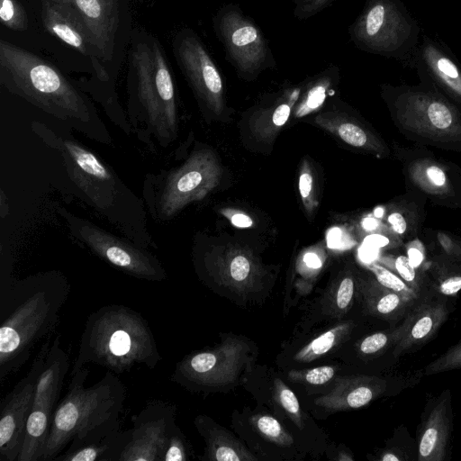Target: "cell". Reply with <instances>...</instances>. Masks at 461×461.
<instances>
[{"mask_svg": "<svg viewBox=\"0 0 461 461\" xmlns=\"http://www.w3.org/2000/svg\"><path fill=\"white\" fill-rule=\"evenodd\" d=\"M161 360L147 320L128 306L107 304L87 316L71 373L92 363L118 375L136 366L153 369Z\"/></svg>", "mask_w": 461, "mask_h": 461, "instance_id": "cell-5", "label": "cell"}, {"mask_svg": "<svg viewBox=\"0 0 461 461\" xmlns=\"http://www.w3.org/2000/svg\"><path fill=\"white\" fill-rule=\"evenodd\" d=\"M32 129L49 147L58 149L77 190L97 212L115 223L130 240L145 248L152 243L143 205L94 152L69 131L34 121Z\"/></svg>", "mask_w": 461, "mask_h": 461, "instance_id": "cell-3", "label": "cell"}, {"mask_svg": "<svg viewBox=\"0 0 461 461\" xmlns=\"http://www.w3.org/2000/svg\"><path fill=\"white\" fill-rule=\"evenodd\" d=\"M203 265L219 283L239 291L254 288L261 276L254 257L248 250L235 246L210 250L204 256Z\"/></svg>", "mask_w": 461, "mask_h": 461, "instance_id": "cell-18", "label": "cell"}, {"mask_svg": "<svg viewBox=\"0 0 461 461\" xmlns=\"http://www.w3.org/2000/svg\"><path fill=\"white\" fill-rule=\"evenodd\" d=\"M338 78L339 68L335 65L314 77L306 87L297 113L305 114L321 105L327 94L333 93L331 87L337 83Z\"/></svg>", "mask_w": 461, "mask_h": 461, "instance_id": "cell-25", "label": "cell"}, {"mask_svg": "<svg viewBox=\"0 0 461 461\" xmlns=\"http://www.w3.org/2000/svg\"><path fill=\"white\" fill-rule=\"evenodd\" d=\"M450 432L448 402L441 401L430 411L419 440V460L443 461Z\"/></svg>", "mask_w": 461, "mask_h": 461, "instance_id": "cell-22", "label": "cell"}, {"mask_svg": "<svg viewBox=\"0 0 461 461\" xmlns=\"http://www.w3.org/2000/svg\"><path fill=\"white\" fill-rule=\"evenodd\" d=\"M55 3H61V4H71L72 0H49Z\"/></svg>", "mask_w": 461, "mask_h": 461, "instance_id": "cell-54", "label": "cell"}, {"mask_svg": "<svg viewBox=\"0 0 461 461\" xmlns=\"http://www.w3.org/2000/svg\"><path fill=\"white\" fill-rule=\"evenodd\" d=\"M41 17L45 29L51 35L89 59L94 76L87 81L115 92L114 84L101 65L89 32L77 8L72 4L41 0Z\"/></svg>", "mask_w": 461, "mask_h": 461, "instance_id": "cell-16", "label": "cell"}, {"mask_svg": "<svg viewBox=\"0 0 461 461\" xmlns=\"http://www.w3.org/2000/svg\"><path fill=\"white\" fill-rule=\"evenodd\" d=\"M335 374V369L330 366H322L315 368L303 371H290L288 378L295 383H304L309 384H323L329 382Z\"/></svg>", "mask_w": 461, "mask_h": 461, "instance_id": "cell-32", "label": "cell"}, {"mask_svg": "<svg viewBox=\"0 0 461 461\" xmlns=\"http://www.w3.org/2000/svg\"><path fill=\"white\" fill-rule=\"evenodd\" d=\"M214 33L221 43L225 59L245 80H254L276 61L261 29L239 5L221 6L212 17Z\"/></svg>", "mask_w": 461, "mask_h": 461, "instance_id": "cell-8", "label": "cell"}, {"mask_svg": "<svg viewBox=\"0 0 461 461\" xmlns=\"http://www.w3.org/2000/svg\"><path fill=\"white\" fill-rule=\"evenodd\" d=\"M127 91L131 125L167 147L178 131L174 78L159 41L140 27L129 44Z\"/></svg>", "mask_w": 461, "mask_h": 461, "instance_id": "cell-4", "label": "cell"}, {"mask_svg": "<svg viewBox=\"0 0 461 461\" xmlns=\"http://www.w3.org/2000/svg\"><path fill=\"white\" fill-rule=\"evenodd\" d=\"M442 294L454 295L461 290V276H454L443 280L438 286Z\"/></svg>", "mask_w": 461, "mask_h": 461, "instance_id": "cell-41", "label": "cell"}, {"mask_svg": "<svg viewBox=\"0 0 461 461\" xmlns=\"http://www.w3.org/2000/svg\"><path fill=\"white\" fill-rule=\"evenodd\" d=\"M370 300L372 309L380 315L390 316L404 310L411 300L406 299L400 294L382 285L380 292H375Z\"/></svg>", "mask_w": 461, "mask_h": 461, "instance_id": "cell-27", "label": "cell"}, {"mask_svg": "<svg viewBox=\"0 0 461 461\" xmlns=\"http://www.w3.org/2000/svg\"><path fill=\"white\" fill-rule=\"evenodd\" d=\"M70 293L59 273L14 280L0 294V384L28 361L38 342L51 337Z\"/></svg>", "mask_w": 461, "mask_h": 461, "instance_id": "cell-1", "label": "cell"}, {"mask_svg": "<svg viewBox=\"0 0 461 461\" xmlns=\"http://www.w3.org/2000/svg\"><path fill=\"white\" fill-rule=\"evenodd\" d=\"M274 388L277 402L294 423L302 429L303 428V417L299 401L294 393L278 378L275 380Z\"/></svg>", "mask_w": 461, "mask_h": 461, "instance_id": "cell-30", "label": "cell"}, {"mask_svg": "<svg viewBox=\"0 0 461 461\" xmlns=\"http://www.w3.org/2000/svg\"><path fill=\"white\" fill-rule=\"evenodd\" d=\"M382 461H400L401 458L393 452L384 453L381 458Z\"/></svg>", "mask_w": 461, "mask_h": 461, "instance_id": "cell-51", "label": "cell"}, {"mask_svg": "<svg viewBox=\"0 0 461 461\" xmlns=\"http://www.w3.org/2000/svg\"><path fill=\"white\" fill-rule=\"evenodd\" d=\"M304 263L312 268H319L321 267L320 258L313 252H308L303 257Z\"/></svg>", "mask_w": 461, "mask_h": 461, "instance_id": "cell-48", "label": "cell"}, {"mask_svg": "<svg viewBox=\"0 0 461 461\" xmlns=\"http://www.w3.org/2000/svg\"><path fill=\"white\" fill-rule=\"evenodd\" d=\"M249 363V347L228 339L216 348L186 355L176 363L171 380L189 391L214 389L234 382Z\"/></svg>", "mask_w": 461, "mask_h": 461, "instance_id": "cell-12", "label": "cell"}, {"mask_svg": "<svg viewBox=\"0 0 461 461\" xmlns=\"http://www.w3.org/2000/svg\"><path fill=\"white\" fill-rule=\"evenodd\" d=\"M222 168L209 149H194L180 166L146 180L145 200L150 214L168 221L192 202L203 199L220 183Z\"/></svg>", "mask_w": 461, "mask_h": 461, "instance_id": "cell-7", "label": "cell"}, {"mask_svg": "<svg viewBox=\"0 0 461 461\" xmlns=\"http://www.w3.org/2000/svg\"><path fill=\"white\" fill-rule=\"evenodd\" d=\"M461 367V345L456 346L431 363L426 369L427 374H435L449 369Z\"/></svg>", "mask_w": 461, "mask_h": 461, "instance_id": "cell-36", "label": "cell"}, {"mask_svg": "<svg viewBox=\"0 0 461 461\" xmlns=\"http://www.w3.org/2000/svg\"><path fill=\"white\" fill-rule=\"evenodd\" d=\"M389 242L388 239L384 236L378 235V234H373L370 236H367L365 240L364 244L375 247V248H381L385 245H387Z\"/></svg>", "mask_w": 461, "mask_h": 461, "instance_id": "cell-44", "label": "cell"}, {"mask_svg": "<svg viewBox=\"0 0 461 461\" xmlns=\"http://www.w3.org/2000/svg\"><path fill=\"white\" fill-rule=\"evenodd\" d=\"M231 223L239 228H249L252 225L250 217L243 213H235L230 218Z\"/></svg>", "mask_w": 461, "mask_h": 461, "instance_id": "cell-45", "label": "cell"}, {"mask_svg": "<svg viewBox=\"0 0 461 461\" xmlns=\"http://www.w3.org/2000/svg\"><path fill=\"white\" fill-rule=\"evenodd\" d=\"M0 83L9 92L66 122L90 139L110 143L109 131L77 84L53 64L3 39Z\"/></svg>", "mask_w": 461, "mask_h": 461, "instance_id": "cell-2", "label": "cell"}, {"mask_svg": "<svg viewBox=\"0 0 461 461\" xmlns=\"http://www.w3.org/2000/svg\"><path fill=\"white\" fill-rule=\"evenodd\" d=\"M0 19L2 24L13 31L23 32L29 27L27 13L18 0H0Z\"/></svg>", "mask_w": 461, "mask_h": 461, "instance_id": "cell-28", "label": "cell"}, {"mask_svg": "<svg viewBox=\"0 0 461 461\" xmlns=\"http://www.w3.org/2000/svg\"><path fill=\"white\" fill-rule=\"evenodd\" d=\"M447 311L438 302H424L419 305L395 330V353H402L429 340L447 319Z\"/></svg>", "mask_w": 461, "mask_h": 461, "instance_id": "cell-20", "label": "cell"}, {"mask_svg": "<svg viewBox=\"0 0 461 461\" xmlns=\"http://www.w3.org/2000/svg\"><path fill=\"white\" fill-rule=\"evenodd\" d=\"M389 338L385 333L376 332L365 338L359 346L364 354H374L384 348L388 343Z\"/></svg>", "mask_w": 461, "mask_h": 461, "instance_id": "cell-39", "label": "cell"}, {"mask_svg": "<svg viewBox=\"0 0 461 461\" xmlns=\"http://www.w3.org/2000/svg\"><path fill=\"white\" fill-rule=\"evenodd\" d=\"M367 267L374 273L376 280L383 286L400 294L411 301L417 297V293L411 287L387 268L374 262H369Z\"/></svg>", "mask_w": 461, "mask_h": 461, "instance_id": "cell-29", "label": "cell"}, {"mask_svg": "<svg viewBox=\"0 0 461 461\" xmlns=\"http://www.w3.org/2000/svg\"><path fill=\"white\" fill-rule=\"evenodd\" d=\"M172 50L197 101L220 115L225 105L222 77L198 34L191 28H182L173 38Z\"/></svg>", "mask_w": 461, "mask_h": 461, "instance_id": "cell-13", "label": "cell"}, {"mask_svg": "<svg viewBox=\"0 0 461 461\" xmlns=\"http://www.w3.org/2000/svg\"><path fill=\"white\" fill-rule=\"evenodd\" d=\"M69 366L70 359L61 346L60 337L55 336L36 383L33 403L17 461H41Z\"/></svg>", "mask_w": 461, "mask_h": 461, "instance_id": "cell-9", "label": "cell"}, {"mask_svg": "<svg viewBox=\"0 0 461 461\" xmlns=\"http://www.w3.org/2000/svg\"><path fill=\"white\" fill-rule=\"evenodd\" d=\"M429 122L438 129H447L452 123L449 109L438 102L431 103L427 110Z\"/></svg>", "mask_w": 461, "mask_h": 461, "instance_id": "cell-37", "label": "cell"}, {"mask_svg": "<svg viewBox=\"0 0 461 461\" xmlns=\"http://www.w3.org/2000/svg\"><path fill=\"white\" fill-rule=\"evenodd\" d=\"M438 239H439V240H440L441 244H442L445 248H448V247H449V245H450V240H449L447 236H445V235H443V234H441V233H440V234H438Z\"/></svg>", "mask_w": 461, "mask_h": 461, "instance_id": "cell-52", "label": "cell"}, {"mask_svg": "<svg viewBox=\"0 0 461 461\" xmlns=\"http://www.w3.org/2000/svg\"><path fill=\"white\" fill-rule=\"evenodd\" d=\"M300 194L308 213H312L317 205L313 193V178L307 162L303 164L299 177Z\"/></svg>", "mask_w": 461, "mask_h": 461, "instance_id": "cell-34", "label": "cell"}, {"mask_svg": "<svg viewBox=\"0 0 461 461\" xmlns=\"http://www.w3.org/2000/svg\"><path fill=\"white\" fill-rule=\"evenodd\" d=\"M426 173L429 180L436 185L441 186L446 183L445 173L439 167L431 166L428 167Z\"/></svg>", "mask_w": 461, "mask_h": 461, "instance_id": "cell-42", "label": "cell"}, {"mask_svg": "<svg viewBox=\"0 0 461 461\" xmlns=\"http://www.w3.org/2000/svg\"><path fill=\"white\" fill-rule=\"evenodd\" d=\"M384 213V210L381 207H378L375 210V215L378 218L382 217Z\"/></svg>", "mask_w": 461, "mask_h": 461, "instance_id": "cell-53", "label": "cell"}, {"mask_svg": "<svg viewBox=\"0 0 461 461\" xmlns=\"http://www.w3.org/2000/svg\"><path fill=\"white\" fill-rule=\"evenodd\" d=\"M294 5V16L300 21L307 20L331 5L335 0H288Z\"/></svg>", "mask_w": 461, "mask_h": 461, "instance_id": "cell-35", "label": "cell"}, {"mask_svg": "<svg viewBox=\"0 0 461 461\" xmlns=\"http://www.w3.org/2000/svg\"><path fill=\"white\" fill-rule=\"evenodd\" d=\"M88 374L85 366L71 373L67 393L55 410L41 461L54 460L71 442L120 420L126 398L123 383L108 371L85 387Z\"/></svg>", "mask_w": 461, "mask_h": 461, "instance_id": "cell-6", "label": "cell"}, {"mask_svg": "<svg viewBox=\"0 0 461 461\" xmlns=\"http://www.w3.org/2000/svg\"><path fill=\"white\" fill-rule=\"evenodd\" d=\"M195 425L206 440L208 459L217 461L256 459L240 442L223 433L221 429L212 427L204 417H197Z\"/></svg>", "mask_w": 461, "mask_h": 461, "instance_id": "cell-23", "label": "cell"}, {"mask_svg": "<svg viewBox=\"0 0 461 461\" xmlns=\"http://www.w3.org/2000/svg\"><path fill=\"white\" fill-rule=\"evenodd\" d=\"M175 403L152 400L131 416L130 441L120 461H162L170 434L176 425Z\"/></svg>", "mask_w": 461, "mask_h": 461, "instance_id": "cell-15", "label": "cell"}, {"mask_svg": "<svg viewBox=\"0 0 461 461\" xmlns=\"http://www.w3.org/2000/svg\"><path fill=\"white\" fill-rule=\"evenodd\" d=\"M377 248L364 244L360 249V256L363 260L371 262L376 257Z\"/></svg>", "mask_w": 461, "mask_h": 461, "instance_id": "cell-47", "label": "cell"}, {"mask_svg": "<svg viewBox=\"0 0 461 461\" xmlns=\"http://www.w3.org/2000/svg\"><path fill=\"white\" fill-rule=\"evenodd\" d=\"M71 235L109 265L136 278L164 281L167 272L151 253L134 243L114 236L87 220L61 210Z\"/></svg>", "mask_w": 461, "mask_h": 461, "instance_id": "cell-11", "label": "cell"}, {"mask_svg": "<svg viewBox=\"0 0 461 461\" xmlns=\"http://www.w3.org/2000/svg\"><path fill=\"white\" fill-rule=\"evenodd\" d=\"M377 224L378 223H377L376 220H375L373 218H366L362 222L364 229H366L367 230H372L375 229Z\"/></svg>", "mask_w": 461, "mask_h": 461, "instance_id": "cell-50", "label": "cell"}, {"mask_svg": "<svg viewBox=\"0 0 461 461\" xmlns=\"http://www.w3.org/2000/svg\"><path fill=\"white\" fill-rule=\"evenodd\" d=\"M187 440L176 425L170 434L162 461H187L189 458Z\"/></svg>", "mask_w": 461, "mask_h": 461, "instance_id": "cell-33", "label": "cell"}, {"mask_svg": "<svg viewBox=\"0 0 461 461\" xmlns=\"http://www.w3.org/2000/svg\"><path fill=\"white\" fill-rule=\"evenodd\" d=\"M131 438L120 420L98 429L79 441L70 443L57 461H120Z\"/></svg>", "mask_w": 461, "mask_h": 461, "instance_id": "cell-19", "label": "cell"}, {"mask_svg": "<svg viewBox=\"0 0 461 461\" xmlns=\"http://www.w3.org/2000/svg\"><path fill=\"white\" fill-rule=\"evenodd\" d=\"M52 336L43 340L26 375L0 403V461H17L32 411L36 383L43 368Z\"/></svg>", "mask_w": 461, "mask_h": 461, "instance_id": "cell-14", "label": "cell"}, {"mask_svg": "<svg viewBox=\"0 0 461 461\" xmlns=\"http://www.w3.org/2000/svg\"><path fill=\"white\" fill-rule=\"evenodd\" d=\"M395 7L389 0H368L348 27L351 41L360 50L385 55L395 49Z\"/></svg>", "mask_w": 461, "mask_h": 461, "instance_id": "cell-17", "label": "cell"}, {"mask_svg": "<svg viewBox=\"0 0 461 461\" xmlns=\"http://www.w3.org/2000/svg\"><path fill=\"white\" fill-rule=\"evenodd\" d=\"M138 2H144V1H147V0H136Z\"/></svg>", "mask_w": 461, "mask_h": 461, "instance_id": "cell-55", "label": "cell"}, {"mask_svg": "<svg viewBox=\"0 0 461 461\" xmlns=\"http://www.w3.org/2000/svg\"><path fill=\"white\" fill-rule=\"evenodd\" d=\"M316 122L350 146L362 148L368 141L366 132L344 113H325L317 116Z\"/></svg>", "mask_w": 461, "mask_h": 461, "instance_id": "cell-24", "label": "cell"}, {"mask_svg": "<svg viewBox=\"0 0 461 461\" xmlns=\"http://www.w3.org/2000/svg\"><path fill=\"white\" fill-rule=\"evenodd\" d=\"M378 389V382L371 377L341 378L329 393L317 398L315 403L328 411L360 408L372 401Z\"/></svg>", "mask_w": 461, "mask_h": 461, "instance_id": "cell-21", "label": "cell"}, {"mask_svg": "<svg viewBox=\"0 0 461 461\" xmlns=\"http://www.w3.org/2000/svg\"><path fill=\"white\" fill-rule=\"evenodd\" d=\"M354 294V280L348 276L343 277L335 293V304L339 311H346L351 303Z\"/></svg>", "mask_w": 461, "mask_h": 461, "instance_id": "cell-38", "label": "cell"}, {"mask_svg": "<svg viewBox=\"0 0 461 461\" xmlns=\"http://www.w3.org/2000/svg\"><path fill=\"white\" fill-rule=\"evenodd\" d=\"M253 422L258 430L267 439L278 445L292 444V437L274 417L269 415H258L253 418Z\"/></svg>", "mask_w": 461, "mask_h": 461, "instance_id": "cell-31", "label": "cell"}, {"mask_svg": "<svg viewBox=\"0 0 461 461\" xmlns=\"http://www.w3.org/2000/svg\"><path fill=\"white\" fill-rule=\"evenodd\" d=\"M394 267L401 277L408 284L412 285L416 278L415 267L408 257L399 256L394 261Z\"/></svg>", "mask_w": 461, "mask_h": 461, "instance_id": "cell-40", "label": "cell"}, {"mask_svg": "<svg viewBox=\"0 0 461 461\" xmlns=\"http://www.w3.org/2000/svg\"><path fill=\"white\" fill-rule=\"evenodd\" d=\"M350 327V323H341L328 330L299 350L294 359L301 363H307L328 353L349 333Z\"/></svg>", "mask_w": 461, "mask_h": 461, "instance_id": "cell-26", "label": "cell"}, {"mask_svg": "<svg viewBox=\"0 0 461 461\" xmlns=\"http://www.w3.org/2000/svg\"><path fill=\"white\" fill-rule=\"evenodd\" d=\"M408 258L414 267H418L423 261L422 252L416 248H410L407 251Z\"/></svg>", "mask_w": 461, "mask_h": 461, "instance_id": "cell-46", "label": "cell"}, {"mask_svg": "<svg viewBox=\"0 0 461 461\" xmlns=\"http://www.w3.org/2000/svg\"><path fill=\"white\" fill-rule=\"evenodd\" d=\"M388 221L392 224L393 230L402 234L406 230V221L400 212H393L388 217Z\"/></svg>", "mask_w": 461, "mask_h": 461, "instance_id": "cell-43", "label": "cell"}, {"mask_svg": "<svg viewBox=\"0 0 461 461\" xmlns=\"http://www.w3.org/2000/svg\"><path fill=\"white\" fill-rule=\"evenodd\" d=\"M341 230L339 229H333L329 233L328 241L330 247H339L340 245Z\"/></svg>", "mask_w": 461, "mask_h": 461, "instance_id": "cell-49", "label": "cell"}, {"mask_svg": "<svg viewBox=\"0 0 461 461\" xmlns=\"http://www.w3.org/2000/svg\"><path fill=\"white\" fill-rule=\"evenodd\" d=\"M89 32L97 57L115 84L131 37L128 0H72Z\"/></svg>", "mask_w": 461, "mask_h": 461, "instance_id": "cell-10", "label": "cell"}]
</instances>
